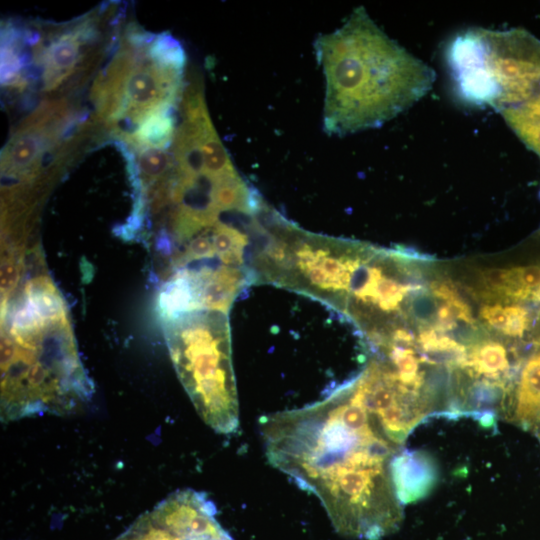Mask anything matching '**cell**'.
<instances>
[{
    "instance_id": "obj_9",
    "label": "cell",
    "mask_w": 540,
    "mask_h": 540,
    "mask_svg": "<svg viewBox=\"0 0 540 540\" xmlns=\"http://www.w3.org/2000/svg\"><path fill=\"white\" fill-rule=\"evenodd\" d=\"M470 376L482 377L506 387L511 378V361L505 346L495 341L473 345L467 353L463 367Z\"/></svg>"
},
{
    "instance_id": "obj_13",
    "label": "cell",
    "mask_w": 540,
    "mask_h": 540,
    "mask_svg": "<svg viewBox=\"0 0 540 540\" xmlns=\"http://www.w3.org/2000/svg\"><path fill=\"white\" fill-rule=\"evenodd\" d=\"M41 143L33 134H25L12 142L8 149L7 161L14 169L28 167L39 155Z\"/></svg>"
},
{
    "instance_id": "obj_14",
    "label": "cell",
    "mask_w": 540,
    "mask_h": 540,
    "mask_svg": "<svg viewBox=\"0 0 540 540\" xmlns=\"http://www.w3.org/2000/svg\"><path fill=\"white\" fill-rule=\"evenodd\" d=\"M77 43L71 36H65L51 45L47 54L49 71L60 72L72 68L76 62Z\"/></svg>"
},
{
    "instance_id": "obj_8",
    "label": "cell",
    "mask_w": 540,
    "mask_h": 540,
    "mask_svg": "<svg viewBox=\"0 0 540 540\" xmlns=\"http://www.w3.org/2000/svg\"><path fill=\"white\" fill-rule=\"evenodd\" d=\"M540 414V351L523 365L518 383L508 398L503 415L525 430L532 431Z\"/></svg>"
},
{
    "instance_id": "obj_4",
    "label": "cell",
    "mask_w": 540,
    "mask_h": 540,
    "mask_svg": "<svg viewBox=\"0 0 540 540\" xmlns=\"http://www.w3.org/2000/svg\"><path fill=\"white\" fill-rule=\"evenodd\" d=\"M458 96L478 107L502 111L540 91V40L523 28H469L445 51Z\"/></svg>"
},
{
    "instance_id": "obj_15",
    "label": "cell",
    "mask_w": 540,
    "mask_h": 540,
    "mask_svg": "<svg viewBox=\"0 0 540 540\" xmlns=\"http://www.w3.org/2000/svg\"><path fill=\"white\" fill-rule=\"evenodd\" d=\"M433 296L443 300L454 308L458 319L467 324H474V318L467 302L463 299L456 286L451 281H433L430 285Z\"/></svg>"
},
{
    "instance_id": "obj_11",
    "label": "cell",
    "mask_w": 540,
    "mask_h": 540,
    "mask_svg": "<svg viewBox=\"0 0 540 540\" xmlns=\"http://www.w3.org/2000/svg\"><path fill=\"white\" fill-rule=\"evenodd\" d=\"M505 302H540V264L506 269Z\"/></svg>"
},
{
    "instance_id": "obj_20",
    "label": "cell",
    "mask_w": 540,
    "mask_h": 540,
    "mask_svg": "<svg viewBox=\"0 0 540 540\" xmlns=\"http://www.w3.org/2000/svg\"><path fill=\"white\" fill-rule=\"evenodd\" d=\"M18 279V266L12 260L5 262L1 270V290L5 297L11 293Z\"/></svg>"
},
{
    "instance_id": "obj_12",
    "label": "cell",
    "mask_w": 540,
    "mask_h": 540,
    "mask_svg": "<svg viewBox=\"0 0 540 540\" xmlns=\"http://www.w3.org/2000/svg\"><path fill=\"white\" fill-rule=\"evenodd\" d=\"M164 107L146 116L135 133L137 141L148 147L163 148L172 140L173 119Z\"/></svg>"
},
{
    "instance_id": "obj_2",
    "label": "cell",
    "mask_w": 540,
    "mask_h": 540,
    "mask_svg": "<svg viewBox=\"0 0 540 540\" xmlns=\"http://www.w3.org/2000/svg\"><path fill=\"white\" fill-rule=\"evenodd\" d=\"M314 47L325 78L323 125L331 135L380 127L424 97L436 79L363 7L340 28L318 36Z\"/></svg>"
},
{
    "instance_id": "obj_7",
    "label": "cell",
    "mask_w": 540,
    "mask_h": 540,
    "mask_svg": "<svg viewBox=\"0 0 540 540\" xmlns=\"http://www.w3.org/2000/svg\"><path fill=\"white\" fill-rule=\"evenodd\" d=\"M392 476L401 504L427 495L437 480L432 458L421 451H399L392 463Z\"/></svg>"
},
{
    "instance_id": "obj_6",
    "label": "cell",
    "mask_w": 540,
    "mask_h": 540,
    "mask_svg": "<svg viewBox=\"0 0 540 540\" xmlns=\"http://www.w3.org/2000/svg\"><path fill=\"white\" fill-rule=\"evenodd\" d=\"M215 515V505L204 493L177 490L138 517L115 540H234Z\"/></svg>"
},
{
    "instance_id": "obj_18",
    "label": "cell",
    "mask_w": 540,
    "mask_h": 540,
    "mask_svg": "<svg viewBox=\"0 0 540 540\" xmlns=\"http://www.w3.org/2000/svg\"><path fill=\"white\" fill-rule=\"evenodd\" d=\"M509 321L504 335L512 338H521L530 325V315L524 306L519 304L508 305Z\"/></svg>"
},
{
    "instance_id": "obj_19",
    "label": "cell",
    "mask_w": 540,
    "mask_h": 540,
    "mask_svg": "<svg viewBox=\"0 0 540 540\" xmlns=\"http://www.w3.org/2000/svg\"><path fill=\"white\" fill-rule=\"evenodd\" d=\"M480 317L489 327L503 334L509 321L508 305L503 306L499 303L484 305L480 310Z\"/></svg>"
},
{
    "instance_id": "obj_1",
    "label": "cell",
    "mask_w": 540,
    "mask_h": 540,
    "mask_svg": "<svg viewBox=\"0 0 540 540\" xmlns=\"http://www.w3.org/2000/svg\"><path fill=\"white\" fill-rule=\"evenodd\" d=\"M354 378L304 407L262 416L269 463L322 503L335 530L378 540L402 518L392 476L399 445L354 390Z\"/></svg>"
},
{
    "instance_id": "obj_5",
    "label": "cell",
    "mask_w": 540,
    "mask_h": 540,
    "mask_svg": "<svg viewBox=\"0 0 540 540\" xmlns=\"http://www.w3.org/2000/svg\"><path fill=\"white\" fill-rule=\"evenodd\" d=\"M166 323L172 362L197 413L215 432L234 433L239 403L227 315L199 309Z\"/></svg>"
},
{
    "instance_id": "obj_16",
    "label": "cell",
    "mask_w": 540,
    "mask_h": 540,
    "mask_svg": "<svg viewBox=\"0 0 540 540\" xmlns=\"http://www.w3.org/2000/svg\"><path fill=\"white\" fill-rule=\"evenodd\" d=\"M172 165V158L163 148L146 147L139 155L140 172L150 179L163 175Z\"/></svg>"
},
{
    "instance_id": "obj_17",
    "label": "cell",
    "mask_w": 540,
    "mask_h": 540,
    "mask_svg": "<svg viewBox=\"0 0 540 540\" xmlns=\"http://www.w3.org/2000/svg\"><path fill=\"white\" fill-rule=\"evenodd\" d=\"M428 292H414L409 302V312L421 325L428 326L436 322V315L439 305Z\"/></svg>"
},
{
    "instance_id": "obj_10",
    "label": "cell",
    "mask_w": 540,
    "mask_h": 540,
    "mask_svg": "<svg viewBox=\"0 0 540 540\" xmlns=\"http://www.w3.org/2000/svg\"><path fill=\"white\" fill-rule=\"evenodd\" d=\"M500 114L526 147L540 157V91L523 104Z\"/></svg>"
},
{
    "instance_id": "obj_3",
    "label": "cell",
    "mask_w": 540,
    "mask_h": 540,
    "mask_svg": "<svg viewBox=\"0 0 540 540\" xmlns=\"http://www.w3.org/2000/svg\"><path fill=\"white\" fill-rule=\"evenodd\" d=\"M1 338L2 422L77 412L93 386L78 357L61 300L25 293Z\"/></svg>"
}]
</instances>
